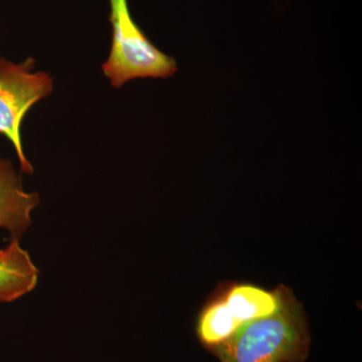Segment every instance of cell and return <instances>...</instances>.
I'll list each match as a JSON object with an SVG mask.
<instances>
[{
  "mask_svg": "<svg viewBox=\"0 0 362 362\" xmlns=\"http://www.w3.org/2000/svg\"><path fill=\"white\" fill-rule=\"evenodd\" d=\"M40 271L20 240L0 249V303H9L35 290Z\"/></svg>",
  "mask_w": 362,
  "mask_h": 362,
  "instance_id": "8992f818",
  "label": "cell"
},
{
  "mask_svg": "<svg viewBox=\"0 0 362 362\" xmlns=\"http://www.w3.org/2000/svg\"><path fill=\"white\" fill-rule=\"evenodd\" d=\"M111 13V52L102 66L116 89L135 78H168L177 71L175 58L150 42L130 13L128 0H109Z\"/></svg>",
  "mask_w": 362,
  "mask_h": 362,
  "instance_id": "7a4b0ae2",
  "label": "cell"
},
{
  "mask_svg": "<svg viewBox=\"0 0 362 362\" xmlns=\"http://www.w3.org/2000/svg\"><path fill=\"white\" fill-rule=\"evenodd\" d=\"M39 194L23 189L13 162L0 158V228L20 240L32 226V213L40 206Z\"/></svg>",
  "mask_w": 362,
  "mask_h": 362,
  "instance_id": "277c9868",
  "label": "cell"
},
{
  "mask_svg": "<svg viewBox=\"0 0 362 362\" xmlns=\"http://www.w3.org/2000/svg\"><path fill=\"white\" fill-rule=\"evenodd\" d=\"M35 61L26 59L16 64L0 59V134L16 149L23 173L33 175L21 141V123L28 110L52 94L54 78L45 71H33Z\"/></svg>",
  "mask_w": 362,
  "mask_h": 362,
  "instance_id": "3957f363",
  "label": "cell"
},
{
  "mask_svg": "<svg viewBox=\"0 0 362 362\" xmlns=\"http://www.w3.org/2000/svg\"><path fill=\"white\" fill-rule=\"evenodd\" d=\"M240 327L230 313L220 288L207 297L195 322L197 339L206 350L213 349L232 337Z\"/></svg>",
  "mask_w": 362,
  "mask_h": 362,
  "instance_id": "52a82bcc",
  "label": "cell"
},
{
  "mask_svg": "<svg viewBox=\"0 0 362 362\" xmlns=\"http://www.w3.org/2000/svg\"><path fill=\"white\" fill-rule=\"evenodd\" d=\"M218 287L240 326L272 315L282 303L283 284L273 290L250 282H223Z\"/></svg>",
  "mask_w": 362,
  "mask_h": 362,
  "instance_id": "5b68a950",
  "label": "cell"
},
{
  "mask_svg": "<svg viewBox=\"0 0 362 362\" xmlns=\"http://www.w3.org/2000/svg\"><path fill=\"white\" fill-rule=\"evenodd\" d=\"M311 341L303 305L283 285L282 303L275 313L244 324L207 351L220 362H306Z\"/></svg>",
  "mask_w": 362,
  "mask_h": 362,
  "instance_id": "6da1fadb",
  "label": "cell"
}]
</instances>
